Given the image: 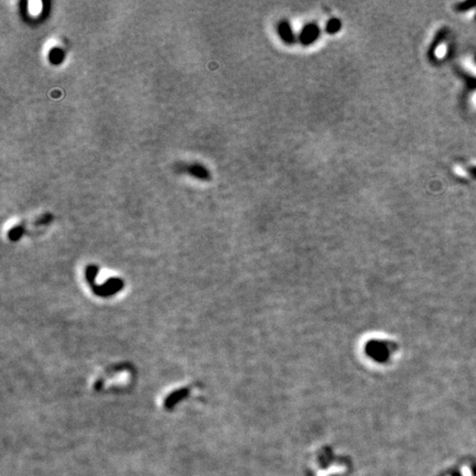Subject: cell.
Instances as JSON below:
<instances>
[{
    "label": "cell",
    "mask_w": 476,
    "mask_h": 476,
    "mask_svg": "<svg viewBox=\"0 0 476 476\" xmlns=\"http://www.w3.org/2000/svg\"><path fill=\"white\" fill-rule=\"evenodd\" d=\"M463 476H472V471L469 466H463L462 469Z\"/></svg>",
    "instance_id": "4"
},
{
    "label": "cell",
    "mask_w": 476,
    "mask_h": 476,
    "mask_svg": "<svg viewBox=\"0 0 476 476\" xmlns=\"http://www.w3.org/2000/svg\"><path fill=\"white\" fill-rule=\"evenodd\" d=\"M278 32H279V35H280V38L284 40L286 43L290 44V43H293L295 41L294 34L288 21H281L279 23Z\"/></svg>",
    "instance_id": "2"
},
{
    "label": "cell",
    "mask_w": 476,
    "mask_h": 476,
    "mask_svg": "<svg viewBox=\"0 0 476 476\" xmlns=\"http://www.w3.org/2000/svg\"><path fill=\"white\" fill-rule=\"evenodd\" d=\"M320 36V29L319 26L315 23H309L303 27L300 34V42L303 46H310L315 42Z\"/></svg>",
    "instance_id": "1"
},
{
    "label": "cell",
    "mask_w": 476,
    "mask_h": 476,
    "mask_svg": "<svg viewBox=\"0 0 476 476\" xmlns=\"http://www.w3.org/2000/svg\"><path fill=\"white\" fill-rule=\"evenodd\" d=\"M340 28H342V23H340V20L333 18L327 21L325 31L330 34H338V32L340 30Z\"/></svg>",
    "instance_id": "3"
}]
</instances>
